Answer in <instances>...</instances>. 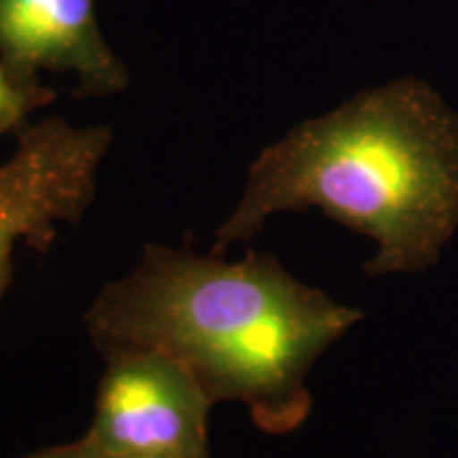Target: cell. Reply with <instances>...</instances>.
Masks as SVG:
<instances>
[{"label": "cell", "mask_w": 458, "mask_h": 458, "mask_svg": "<svg viewBox=\"0 0 458 458\" xmlns=\"http://www.w3.org/2000/svg\"><path fill=\"white\" fill-rule=\"evenodd\" d=\"M30 458H117V456L108 454V452L102 450L100 445H96L91 439L83 437L81 442L77 444L60 445V448L38 452V454H34Z\"/></svg>", "instance_id": "cell-7"}, {"label": "cell", "mask_w": 458, "mask_h": 458, "mask_svg": "<svg viewBox=\"0 0 458 458\" xmlns=\"http://www.w3.org/2000/svg\"><path fill=\"white\" fill-rule=\"evenodd\" d=\"M0 57L20 77L74 74L88 94L128 85V68L102 37L94 0H0Z\"/></svg>", "instance_id": "cell-5"}, {"label": "cell", "mask_w": 458, "mask_h": 458, "mask_svg": "<svg viewBox=\"0 0 458 458\" xmlns=\"http://www.w3.org/2000/svg\"><path fill=\"white\" fill-rule=\"evenodd\" d=\"M360 318L274 257L223 261L147 246L130 274L96 295L85 323L105 352H162L213 403L236 401L266 431H289L308 414L314 360Z\"/></svg>", "instance_id": "cell-1"}, {"label": "cell", "mask_w": 458, "mask_h": 458, "mask_svg": "<svg viewBox=\"0 0 458 458\" xmlns=\"http://www.w3.org/2000/svg\"><path fill=\"white\" fill-rule=\"evenodd\" d=\"M105 125H72L54 117L24 131L0 164V284L21 242H49L57 225L77 223L96 191L111 147Z\"/></svg>", "instance_id": "cell-4"}, {"label": "cell", "mask_w": 458, "mask_h": 458, "mask_svg": "<svg viewBox=\"0 0 458 458\" xmlns=\"http://www.w3.org/2000/svg\"><path fill=\"white\" fill-rule=\"evenodd\" d=\"M51 98L54 94L41 88L38 81L20 77L0 64V134L24 122L34 108L47 105Z\"/></svg>", "instance_id": "cell-6"}, {"label": "cell", "mask_w": 458, "mask_h": 458, "mask_svg": "<svg viewBox=\"0 0 458 458\" xmlns=\"http://www.w3.org/2000/svg\"><path fill=\"white\" fill-rule=\"evenodd\" d=\"M85 437L117 458H208L213 401L189 371L156 351H111Z\"/></svg>", "instance_id": "cell-3"}, {"label": "cell", "mask_w": 458, "mask_h": 458, "mask_svg": "<svg viewBox=\"0 0 458 458\" xmlns=\"http://www.w3.org/2000/svg\"><path fill=\"white\" fill-rule=\"evenodd\" d=\"M312 206L376 240L369 276L425 270L458 225V117L427 83L399 79L295 125L249 168L213 253Z\"/></svg>", "instance_id": "cell-2"}]
</instances>
